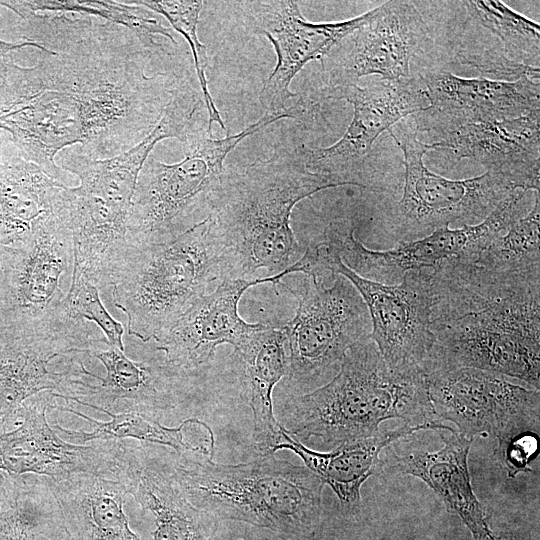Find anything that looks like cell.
I'll return each mask as SVG.
<instances>
[{
  "mask_svg": "<svg viewBox=\"0 0 540 540\" xmlns=\"http://www.w3.org/2000/svg\"><path fill=\"white\" fill-rule=\"evenodd\" d=\"M388 132L404 154L402 197L384 214L386 229L399 242L423 238L452 224H479L518 189L510 178L492 172L464 180L431 172L422 158L436 145L418 139L411 119L400 120Z\"/></svg>",
  "mask_w": 540,
  "mask_h": 540,
  "instance_id": "cell-9",
  "label": "cell"
},
{
  "mask_svg": "<svg viewBox=\"0 0 540 540\" xmlns=\"http://www.w3.org/2000/svg\"><path fill=\"white\" fill-rule=\"evenodd\" d=\"M434 412L470 439L490 436L499 454L514 439L539 434L540 392L510 377L469 367L426 374Z\"/></svg>",
  "mask_w": 540,
  "mask_h": 540,
  "instance_id": "cell-16",
  "label": "cell"
},
{
  "mask_svg": "<svg viewBox=\"0 0 540 540\" xmlns=\"http://www.w3.org/2000/svg\"><path fill=\"white\" fill-rule=\"evenodd\" d=\"M530 194V190L515 189L479 224L439 228L423 238L399 242L390 250L366 248L355 238L354 226L348 219L331 221L322 241L359 276L392 285L408 271L433 269L451 259L477 258L496 237L529 212Z\"/></svg>",
  "mask_w": 540,
  "mask_h": 540,
  "instance_id": "cell-14",
  "label": "cell"
},
{
  "mask_svg": "<svg viewBox=\"0 0 540 540\" xmlns=\"http://www.w3.org/2000/svg\"><path fill=\"white\" fill-rule=\"evenodd\" d=\"M52 47L67 58L80 106L84 141L78 150L102 160L138 144L158 124L182 74L148 77L153 56L127 28L94 17L60 16Z\"/></svg>",
  "mask_w": 540,
  "mask_h": 540,
  "instance_id": "cell-2",
  "label": "cell"
},
{
  "mask_svg": "<svg viewBox=\"0 0 540 540\" xmlns=\"http://www.w3.org/2000/svg\"><path fill=\"white\" fill-rule=\"evenodd\" d=\"M340 177L310 171L284 148L245 166L225 168L207 217L223 279L261 280L274 287L300 272L306 246L296 239L291 213L321 190L346 186Z\"/></svg>",
  "mask_w": 540,
  "mask_h": 540,
  "instance_id": "cell-3",
  "label": "cell"
},
{
  "mask_svg": "<svg viewBox=\"0 0 540 540\" xmlns=\"http://www.w3.org/2000/svg\"><path fill=\"white\" fill-rule=\"evenodd\" d=\"M67 187L26 159L0 164V244L25 239Z\"/></svg>",
  "mask_w": 540,
  "mask_h": 540,
  "instance_id": "cell-33",
  "label": "cell"
},
{
  "mask_svg": "<svg viewBox=\"0 0 540 540\" xmlns=\"http://www.w3.org/2000/svg\"><path fill=\"white\" fill-rule=\"evenodd\" d=\"M175 136L174 123L162 118L138 144L112 158L97 160L84 156L78 150L63 149L59 158L60 168L76 174L80 190L130 210L138 176L150 153L158 142Z\"/></svg>",
  "mask_w": 540,
  "mask_h": 540,
  "instance_id": "cell-31",
  "label": "cell"
},
{
  "mask_svg": "<svg viewBox=\"0 0 540 540\" xmlns=\"http://www.w3.org/2000/svg\"><path fill=\"white\" fill-rule=\"evenodd\" d=\"M61 307L75 320L94 322L105 334L109 346L124 351V327L105 308L98 287L93 283L83 277L71 276L70 286Z\"/></svg>",
  "mask_w": 540,
  "mask_h": 540,
  "instance_id": "cell-38",
  "label": "cell"
},
{
  "mask_svg": "<svg viewBox=\"0 0 540 540\" xmlns=\"http://www.w3.org/2000/svg\"><path fill=\"white\" fill-rule=\"evenodd\" d=\"M115 480L152 515L153 540H213L218 519L187 500L171 473L164 448L124 442Z\"/></svg>",
  "mask_w": 540,
  "mask_h": 540,
  "instance_id": "cell-22",
  "label": "cell"
},
{
  "mask_svg": "<svg viewBox=\"0 0 540 540\" xmlns=\"http://www.w3.org/2000/svg\"><path fill=\"white\" fill-rule=\"evenodd\" d=\"M431 371L469 367L540 388V267L497 270L476 258L432 269Z\"/></svg>",
  "mask_w": 540,
  "mask_h": 540,
  "instance_id": "cell-1",
  "label": "cell"
},
{
  "mask_svg": "<svg viewBox=\"0 0 540 540\" xmlns=\"http://www.w3.org/2000/svg\"><path fill=\"white\" fill-rule=\"evenodd\" d=\"M124 3L143 6L150 11L163 15L173 29L186 39L191 49L200 91L208 115V130L211 133L212 124L217 123L223 130L227 131L208 87L206 78L207 48L197 35L199 15L206 2L198 0H133L124 1Z\"/></svg>",
  "mask_w": 540,
  "mask_h": 540,
  "instance_id": "cell-37",
  "label": "cell"
},
{
  "mask_svg": "<svg viewBox=\"0 0 540 540\" xmlns=\"http://www.w3.org/2000/svg\"><path fill=\"white\" fill-rule=\"evenodd\" d=\"M104 366V377L76 384L65 397L106 414L141 412L162 418L184 403L191 390V374L166 360L133 361L112 346L91 354Z\"/></svg>",
  "mask_w": 540,
  "mask_h": 540,
  "instance_id": "cell-21",
  "label": "cell"
},
{
  "mask_svg": "<svg viewBox=\"0 0 540 540\" xmlns=\"http://www.w3.org/2000/svg\"><path fill=\"white\" fill-rule=\"evenodd\" d=\"M65 188L25 239L0 244L1 326L47 319L66 296L74 257Z\"/></svg>",
  "mask_w": 540,
  "mask_h": 540,
  "instance_id": "cell-15",
  "label": "cell"
},
{
  "mask_svg": "<svg viewBox=\"0 0 540 540\" xmlns=\"http://www.w3.org/2000/svg\"><path fill=\"white\" fill-rule=\"evenodd\" d=\"M187 500L216 519L248 523L287 536H308L319 525L324 482L306 466L265 454L220 464L201 452L165 449Z\"/></svg>",
  "mask_w": 540,
  "mask_h": 540,
  "instance_id": "cell-5",
  "label": "cell"
},
{
  "mask_svg": "<svg viewBox=\"0 0 540 540\" xmlns=\"http://www.w3.org/2000/svg\"><path fill=\"white\" fill-rule=\"evenodd\" d=\"M540 194L534 191L529 212L496 237L476 258L484 267L527 270L540 267Z\"/></svg>",
  "mask_w": 540,
  "mask_h": 540,
  "instance_id": "cell-36",
  "label": "cell"
},
{
  "mask_svg": "<svg viewBox=\"0 0 540 540\" xmlns=\"http://www.w3.org/2000/svg\"><path fill=\"white\" fill-rule=\"evenodd\" d=\"M53 410L70 412L87 420L93 429L91 432L67 429L54 424L53 429L71 440L89 442L95 440L137 439L140 442L171 447L176 452L193 451L209 456L214 453V434L204 422L190 418L178 427H166L160 418L141 412H123L108 414L112 419L108 422L95 420L67 405H60L58 400Z\"/></svg>",
  "mask_w": 540,
  "mask_h": 540,
  "instance_id": "cell-32",
  "label": "cell"
},
{
  "mask_svg": "<svg viewBox=\"0 0 540 540\" xmlns=\"http://www.w3.org/2000/svg\"><path fill=\"white\" fill-rule=\"evenodd\" d=\"M279 427L280 438L272 453L286 449L297 454L305 466L334 491L341 507L347 512L359 508L363 483L370 476L378 475L384 470L381 452L392 443L422 431L420 428L402 424L391 430H380L372 437L321 452L309 449L287 434L280 424Z\"/></svg>",
  "mask_w": 540,
  "mask_h": 540,
  "instance_id": "cell-27",
  "label": "cell"
},
{
  "mask_svg": "<svg viewBox=\"0 0 540 540\" xmlns=\"http://www.w3.org/2000/svg\"><path fill=\"white\" fill-rule=\"evenodd\" d=\"M327 99H343L353 105L349 127L328 147H296L298 155L312 172L337 176L363 189L378 188L373 180L372 146L385 130L428 106L424 85L417 80L381 79L365 87L354 85L335 91Z\"/></svg>",
  "mask_w": 540,
  "mask_h": 540,
  "instance_id": "cell-18",
  "label": "cell"
},
{
  "mask_svg": "<svg viewBox=\"0 0 540 540\" xmlns=\"http://www.w3.org/2000/svg\"><path fill=\"white\" fill-rule=\"evenodd\" d=\"M325 99L357 85L363 76L420 81L442 70L430 29L415 1L393 0L370 10L369 18L321 60ZM423 84V83H422Z\"/></svg>",
  "mask_w": 540,
  "mask_h": 540,
  "instance_id": "cell-10",
  "label": "cell"
},
{
  "mask_svg": "<svg viewBox=\"0 0 540 540\" xmlns=\"http://www.w3.org/2000/svg\"><path fill=\"white\" fill-rule=\"evenodd\" d=\"M242 540V539H241Z\"/></svg>",
  "mask_w": 540,
  "mask_h": 540,
  "instance_id": "cell-40",
  "label": "cell"
},
{
  "mask_svg": "<svg viewBox=\"0 0 540 540\" xmlns=\"http://www.w3.org/2000/svg\"><path fill=\"white\" fill-rule=\"evenodd\" d=\"M434 432L442 439L441 449L399 456L388 446L383 458L384 469L422 480L440 497L447 511L460 517L474 540H497L471 485L468 456L473 439L446 424Z\"/></svg>",
  "mask_w": 540,
  "mask_h": 540,
  "instance_id": "cell-25",
  "label": "cell"
},
{
  "mask_svg": "<svg viewBox=\"0 0 540 540\" xmlns=\"http://www.w3.org/2000/svg\"><path fill=\"white\" fill-rule=\"evenodd\" d=\"M307 275L347 278L362 297L371 319V338L386 364L396 370H421L434 338L430 331L432 269L408 271L398 284L363 278L348 268L325 242L306 246Z\"/></svg>",
  "mask_w": 540,
  "mask_h": 540,
  "instance_id": "cell-13",
  "label": "cell"
},
{
  "mask_svg": "<svg viewBox=\"0 0 540 540\" xmlns=\"http://www.w3.org/2000/svg\"><path fill=\"white\" fill-rule=\"evenodd\" d=\"M41 53L33 67L10 61L0 73V128L11 133L26 160L64 184L55 156L76 143L82 145L80 107L57 62Z\"/></svg>",
  "mask_w": 540,
  "mask_h": 540,
  "instance_id": "cell-12",
  "label": "cell"
},
{
  "mask_svg": "<svg viewBox=\"0 0 540 540\" xmlns=\"http://www.w3.org/2000/svg\"><path fill=\"white\" fill-rule=\"evenodd\" d=\"M221 280L207 218L162 244L128 245L111 282L114 305L128 334L147 342L172 325Z\"/></svg>",
  "mask_w": 540,
  "mask_h": 540,
  "instance_id": "cell-6",
  "label": "cell"
},
{
  "mask_svg": "<svg viewBox=\"0 0 540 540\" xmlns=\"http://www.w3.org/2000/svg\"><path fill=\"white\" fill-rule=\"evenodd\" d=\"M390 419L421 430L444 424L434 412L424 372L389 367L370 335L348 349L329 382L286 398L279 424L297 440L316 438L333 449L376 435Z\"/></svg>",
  "mask_w": 540,
  "mask_h": 540,
  "instance_id": "cell-4",
  "label": "cell"
},
{
  "mask_svg": "<svg viewBox=\"0 0 540 540\" xmlns=\"http://www.w3.org/2000/svg\"><path fill=\"white\" fill-rule=\"evenodd\" d=\"M49 482L71 540H141L130 527L119 481L76 473Z\"/></svg>",
  "mask_w": 540,
  "mask_h": 540,
  "instance_id": "cell-28",
  "label": "cell"
},
{
  "mask_svg": "<svg viewBox=\"0 0 540 540\" xmlns=\"http://www.w3.org/2000/svg\"><path fill=\"white\" fill-rule=\"evenodd\" d=\"M461 4L471 19L498 35L511 62L540 68V28L537 23L497 0H461Z\"/></svg>",
  "mask_w": 540,
  "mask_h": 540,
  "instance_id": "cell-35",
  "label": "cell"
},
{
  "mask_svg": "<svg viewBox=\"0 0 540 540\" xmlns=\"http://www.w3.org/2000/svg\"><path fill=\"white\" fill-rule=\"evenodd\" d=\"M420 80L429 104L412 114L411 120L417 134L427 133L434 141L468 124L515 119L540 111V79L529 75L504 81L461 78L450 71L434 70Z\"/></svg>",
  "mask_w": 540,
  "mask_h": 540,
  "instance_id": "cell-20",
  "label": "cell"
},
{
  "mask_svg": "<svg viewBox=\"0 0 540 540\" xmlns=\"http://www.w3.org/2000/svg\"><path fill=\"white\" fill-rule=\"evenodd\" d=\"M0 540H71L47 477L0 471Z\"/></svg>",
  "mask_w": 540,
  "mask_h": 540,
  "instance_id": "cell-30",
  "label": "cell"
},
{
  "mask_svg": "<svg viewBox=\"0 0 540 540\" xmlns=\"http://www.w3.org/2000/svg\"><path fill=\"white\" fill-rule=\"evenodd\" d=\"M0 327H1V322H0Z\"/></svg>",
  "mask_w": 540,
  "mask_h": 540,
  "instance_id": "cell-39",
  "label": "cell"
},
{
  "mask_svg": "<svg viewBox=\"0 0 540 540\" xmlns=\"http://www.w3.org/2000/svg\"><path fill=\"white\" fill-rule=\"evenodd\" d=\"M243 20L248 29L272 43L277 60L264 81L259 100L265 113L296 120L310 119L319 104L308 106L290 90L296 74L310 61L322 60L348 34L360 27L370 11L354 18L313 23L304 18L298 2L291 0L242 1Z\"/></svg>",
  "mask_w": 540,
  "mask_h": 540,
  "instance_id": "cell-17",
  "label": "cell"
},
{
  "mask_svg": "<svg viewBox=\"0 0 540 540\" xmlns=\"http://www.w3.org/2000/svg\"><path fill=\"white\" fill-rule=\"evenodd\" d=\"M286 342L284 326L264 324L235 349L244 366L253 413V438L262 455L273 454L272 449L280 438L272 392L287 374Z\"/></svg>",
  "mask_w": 540,
  "mask_h": 540,
  "instance_id": "cell-29",
  "label": "cell"
},
{
  "mask_svg": "<svg viewBox=\"0 0 540 540\" xmlns=\"http://www.w3.org/2000/svg\"><path fill=\"white\" fill-rule=\"evenodd\" d=\"M457 159L469 158L486 172L502 174L521 189L540 188V111L515 119L462 126L433 142Z\"/></svg>",
  "mask_w": 540,
  "mask_h": 540,
  "instance_id": "cell-24",
  "label": "cell"
},
{
  "mask_svg": "<svg viewBox=\"0 0 540 540\" xmlns=\"http://www.w3.org/2000/svg\"><path fill=\"white\" fill-rule=\"evenodd\" d=\"M281 119L285 117L265 113L242 131L220 139L204 132L184 144L185 156L176 163L149 157L138 176L128 214V245L167 243L204 221L228 154L245 138Z\"/></svg>",
  "mask_w": 540,
  "mask_h": 540,
  "instance_id": "cell-7",
  "label": "cell"
},
{
  "mask_svg": "<svg viewBox=\"0 0 540 540\" xmlns=\"http://www.w3.org/2000/svg\"><path fill=\"white\" fill-rule=\"evenodd\" d=\"M6 7L21 15L27 12L62 13L88 15L103 18L107 22L127 28L139 43L152 55L161 57L168 53L155 40L156 35L177 42L171 30L151 16L150 10L135 4L116 1L50 0V1H7Z\"/></svg>",
  "mask_w": 540,
  "mask_h": 540,
  "instance_id": "cell-34",
  "label": "cell"
},
{
  "mask_svg": "<svg viewBox=\"0 0 540 540\" xmlns=\"http://www.w3.org/2000/svg\"><path fill=\"white\" fill-rule=\"evenodd\" d=\"M95 333L61 307L44 320L0 327V435L18 425L20 407L30 397L47 391L67 396L93 378L85 359L108 346Z\"/></svg>",
  "mask_w": 540,
  "mask_h": 540,
  "instance_id": "cell-8",
  "label": "cell"
},
{
  "mask_svg": "<svg viewBox=\"0 0 540 540\" xmlns=\"http://www.w3.org/2000/svg\"><path fill=\"white\" fill-rule=\"evenodd\" d=\"M261 280L223 279L209 294L196 300L172 325L155 338L157 349L170 364L193 372L208 363L216 348L229 344L237 349L264 324L248 323L238 313L244 292Z\"/></svg>",
  "mask_w": 540,
  "mask_h": 540,
  "instance_id": "cell-23",
  "label": "cell"
},
{
  "mask_svg": "<svg viewBox=\"0 0 540 540\" xmlns=\"http://www.w3.org/2000/svg\"><path fill=\"white\" fill-rule=\"evenodd\" d=\"M64 199L73 238L72 276L83 277L98 288L111 286L128 247L129 210L78 187H66Z\"/></svg>",
  "mask_w": 540,
  "mask_h": 540,
  "instance_id": "cell-26",
  "label": "cell"
},
{
  "mask_svg": "<svg viewBox=\"0 0 540 540\" xmlns=\"http://www.w3.org/2000/svg\"><path fill=\"white\" fill-rule=\"evenodd\" d=\"M55 396L41 392L20 407V421L0 435V471L35 474L52 480L87 473L115 480L123 449L122 440H95L77 445L60 438L46 417Z\"/></svg>",
  "mask_w": 540,
  "mask_h": 540,
  "instance_id": "cell-19",
  "label": "cell"
},
{
  "mask_svg": "<svg viewBox=\"0 0 540 540\" xmlns=\"http://www.w3.org/2000/svg\"><path fill=\"white\" fill-rule=\"evenodd\" d=\"M296 314L284 325L289 355L287 381L299 394L329 382L348 349L371 335L368 309L353 284L334 274L332 285L306 275Z\"/></svg>",
  "mask_w": 540,
  "mask_h": 540,
  "instance_id": "cell-11",
  "label": "cell"
}]
</instances>
